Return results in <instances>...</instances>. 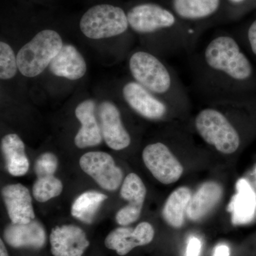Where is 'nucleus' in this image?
Segmentation results:
<instances>
[{"mask_svg": "<svg viewBox=\"0 0 256 256\" xmlns=\"http://www.w3.org/2000/svg\"><path fill=\"white\" fill-rule=\"evenodd\" d=\"M204 58L210 70L232 80L242 82L252 76V64L232 37L220 36L212 40L205 48Z\"/></svg>", "mask_w": 256, "mask_h": 256, "instance_id": "1", "label": "nucleus"}, {"mask_svg": "<svg viewBox=\"0 0 256 256\" xmlns=\"http://www.w3.org/2000/svg\"><path fill=\"white\" fill-rule=\"evenodd\" d=\"M62 46V37L56 32L46 30L38 32L18 50L16 60L20 73L28 78L40 75L50 65Z\"/></svg>", "mask_w": 256, "mask_h": 256, "instance_id": "2", "label": "nucleus"}, {"mask_svg": "<svg viewBox=\"0 0 256 256\" xmlns=\"http://www.w3.org/2000/svg\"><path fill=\"white\" fill-rule=\"evenodd\" d=\"M195 127L202 139L224 154H233L240 146L236 129L220 110L208 108L197 114Z\"/></svg>", "mask_w": 256, "mask_h": 256, "instance_id": "3", "label": "nucleus"}, {"mask_svg": "<svg viewBox=\"0 0 256 256\" xmlns=\"http://www.w3.org/2000/svg\"><path fill=\"white\" fill-rule=\"evenodd\" d=\"M127 14L118 6L98 4L82 15L80 28L86 36L92 40L118 36L128 30Z\"/></svg>", "mask_w": 256, "mask_h": 256, "instance_id": "4", "label": "nucleus"}, {"mask_svg": "<svg viewBox=\"0 0 256 256\" xmlns=\"http://www.w3.org/2000/svg\"><path fill=\"white\" fill-rule=\"evenodd\" d=\"M129 67L136 82L152 94H164L171 88L172 82L169 70L154 55L136 52L130 58Z\"/></svg>", "mask_w": 256, "mask_h": 256, "instance_id": "5", "label": "nucleus"}, {"mask_svg": "<svg viewBox=\"0 0 256 256\" xmlns=\"http://www.w3.org/2000/svg\"><path fill=\"white\" fill-rule=\"evenodd\" d=\"M142 160L153 176L164 184L176 182L183 174L182 164L163 143H153L146 146Z\"/></svg>", "mask_w": 256, "mask_h": 256, "instance_id": "6", "label": "nucleus"}, {"mask_svg": "<svg viewBox=\"0 0 256 256\" xmlns=\"http://www.w3.org/2000/svg\"><path fill=\"white\" fill-rule=\"evenodd\" d=\"M79 164L84 172L107 191H116L122 184L124 172L108 153L89 152L80 158Z\"/></svg>", "mask_w": 256, "mask_h": 256, "instance_id": "7", "label": "nucleus"}, {"mask_svg": "<svg viewBox=\"0 0 256 256\" xmlns=\"http://www.w3.org/2000/svg\"><path fill=\"white\" fill-rule=\"evenodd\" d=\"M128 23L134 32L153 33L174 26V14L162 6L152 3L137 5L128 12Z\"/></svg>", "mask_w": 256, "mask_h": 256, "instance_id": "8", "label": "nucleus"}, {"mask_svg": "<svg viewBox=\"0 0 256 256\" xmlns=\"http://www.w3.org/2000/svg\"><path fill=\"white\" fill-rule=\"evenodd\" d=\"M154 236L152 226L148 222H142L134 228L122 226L114 229L106 237L105 246L116 250L119 256H124L134 248L150 244Z\"/></svg>", "mask_w": 256, "mask_h": 256, "instance_id": "9", "label": "nucleus"}, {"mask_svg": "<svg viewBox=\"0 0 256 256\" xmlns=\"http://www.w3.org/2000/svg\"><path fill=\"white\" fill-rule=\"evenodd\" d=\"M146 194V185L134 173H130L124 178L120 190V196L129 202L116 214V222L122 226L130 225L139 220Z\"/></svg>", "mask_w": 256, "mask_h": 256, "instance_id": "10", "label": "nucleus"}, {"mask_svg": "<svg viewBox=\"0 0 256 256\" xmlns=\"http://www.w3.org/2000/svg\"><path fill=\"white\" fill-rule=\"evenodd\" d=\"M99 118L102 138L109 148L122 150L130 144V136L124 127L118 108L114 104L102 102L99 107Z\"/></svg>", "mask_w": 256, "mask_h": 256, "instance_id": "11", "label": "nucleus"}, {"mask_svg": "<svg viewBox=\"0 0 256 256\" xmlns=\"http://www.w3.org/2000/svg\"><path fill=\"white\" fill-rule=\"evenodd\" d=\"M50 240L54 256H82L90 245L85 232L70 224L52 229Z\"/></svg>", "mask_w": 256, "mask_h": 256, "instance_id": "12", "label": "nucleus"}, {"mask_svg": "<svg viewBox=\"0 0 256 256\" xmlns=\"http://www.w3.org/2000/svg\"><path fill=\"white\" fill-rule=\"evenodd\" d=\"M122 94L130 107L146 118L161 119L168 112V108L162 101L137 82L126 84Z\"/></svg>", "mask_w": 256, "mask_h": 256, "instance_id": "13", "label": "nucleus"}, {"mask_svg": "<svg viewBox=\"0 0 256 256\" xmlns=\"http://www.w3.org/2000/svg\"><path fill=\"white\" fill-rule=\"evenodd\" d=\"M2 196L12 223L28 224L34 220L30 190L21 184L6 185L2 190Z\"/></svg>", "mask_w": 256, "mask_h": 256, "instance_id": "14", "label": "nucleus"}, {"mask_svg": "<svg viewBox=\"0 0 256 256\" xmlns=\"http://www.w3.org/2000/svg\"><path fill=\"white\" fill-rule=\"evenodd\" d=\"M4 240L14 248L38 250L44 247L46 234L40 222L32 220L28 224H10L4 229Z\"/></svg>", "mask_w": 256, "mask_h": 256, "instance_id": "15", "label": "nucleus"}, {"mask_svg": "<svg viewBox=\"0 0 256 256\" xmlns=\"http://www.w3.org/2000/svg\"><path fill=\"white\" fill-rule=\"evenodd\" d=\"M95 110V102L92 100L82 101L76 108V116L82 124V128L76 136L75 144L80 149L97 146L102 142V132Z\"/></svg>", "mask_w": 256, "mask_h": 256, "instance_id": "16", "label": "nucleus"}, {"mask_svg": "<svg viewBox=\"0 0 256 256\" xmlns=\"http://www.w3.org/2000/svg\"><path fill=\"white\" fill-rule=\"evenodd\" d=\"M54 76L69 80H77L85 75L86 63L76 48L70 44L63 45L50 65Z\"/></svg>", "mask_w": 256, "mask_h": 256, "instance_id": "17", "label": "nucleus"}, {"mask_svg": "<svg viewBox=\"0 0 256 256\" xmlns=\"http://www.w3.org/2000/svg\"><path fill=\"white\" fill-rule=\"evenodd\" d=\"M223 194L220 184L208 182L204 184L192 196L186 208V216L190 220L196 222L206 216L218 204Z\"/></svg>", "mask_w": 256, "mask_h": 256, "instance_id": "18", "label": "nucleus"}, {"mask_svg": "<svg viewBox=\"0 0 256 256\" xmlns=\"http://www.w3.org/2000/svg\"><path fill=\"white\" fill-rule=\"evenodd\" d=\"M1 149L8 172L14 176H24L28 173L30 162L25 146L16 134H6L2 140Z\"/></svg>", "mask_w": 256, "mask_h": 256, "instance_id": "19", "label": "nucleus"}, {"mask_svg": "<svg viewBox=\"0 0 256 256\" xmlns=\"http://www.w3.org/2000/svg\"><path fill=\"white\" fill-rule=\"evenodd\" d=\"M256 210V195L246 180H239L236 194L229 205L234 224L248 223L254 218Z\"/></svg>", "mask_w": 256, "mask_h": 256, "instance_id": "20", "label": "nucleus"}, {"mask_svg": "<svg viewBox=\"0 0 256 256\" xmlns=\"http://www.w3.org/2000/svg\"><path fill=\"white\" fill-rule=\"evenodd\" d=\"M191 190L182 186L174 190L168 197L162 210L163 218L166 224L180 228L184 222V214L192 198Z\"/></svg>", "mask_w": 256, "mask_h": 256, "instance_id": "21", "label": "nucleus"}, {"mask_svg": "<svg viewBox=\"0 0 256 256\" xmlns=\"http://www.w3.org/2000/svg\"><path fill=\"white\" fill-rule=\"evenodd\" d=\"M220 0H172L175 14L186 20H200L216 13Z\"/></svg>", "mask_w": 256, "mask_h": 256, "instance_id": "22", "label": "nucleus"}, {"mask_svg": "<svg viewBox=\"0 0 256 256\" xmlns=\"http://www.w3.org/2000/svg\"><path fill=\"white\" fill-rule=\"evenodd\" d=\"M107 198L108 196L100 192H84L74 202L70 213L74 218L84 223L92 224L96 213L101 206V204Z\"/></svg>", "mask_w": 256, "mask_h": 256, "instance_id": "23", "label": "nucleus"}, {"mask_svg": "<svg viewBox=\"0 0 256 256\" xmlns=\"http://www.w3.org/2000/svg\"><path fill=\"white\" fill-rule=\"evenodd\" d=\"M62 191L63 184L54 175L37 178L32 188L34 197L37 202L41 203L60 196Z\"/></svg>", "mask_w": 256, "mask_h": 256, "instance_id": "24", "label": "nucleus"}, {"mask_svg": "<svg viewBox=\"0 0 256 256\" xmlns=\"http://www.w3.org/2000/svg\"><path fill=\"white\" fill-rule=\"evenodd\" d=\"M18 65L14 50L8 44L0 42V78H12L18 72Z\"/></svg>", "mask_w": 256, "mask_h": 256, "instance_id": "25", "label": "nucleus"}, {"mask_svg": "<svg viewBox=\"0 0 256 256\" xmlns=\"http://www.w3.org/2000/svg\"><path fill=\"white\" fill-rule=\"evenodd\" d=\"M58 158L52 152H45L38 156L34 164L37 178L54 175L58 168Z\"/></svg>", "mask_w": 256, "mask_h": 256, "instance_id": "26", "label": "nucleus"}, {"mask_svg": "<svg viewBox=\"0 0 256 256\" xmlns=\"http://www.w3.org/2000/svg\"><path fill=\"white\" fill-rule=\"evenodd\" d=\"M202 242L196 237H192L186 248V256H200L201 252Z\"/></svg>", "mask_w": 256, "mask_h": 256, "instance_id": "27", "label": "nucleus"}, {"mask_svg": "<svg viewBox=\"0 0 256 256\" xmlns=\"http://www.w3.org/2000/svg\"><path fill=\"white\" fill-rule=\"evenodd\" d=\"M248 38L250 43V48L256 55V20L250 25V28L248 32Z\"/></svg>", "mask_w": 256, "mask_h": 256, "instance_id": "28", "label": "nucleus"}, {"mask_svg": "<svg viewBox=\"0 0 256 256\" xmlns=\"http://www.w3.org/2000/svg\"><path fill=\"white\" fill-rule=\"evenodd\" d=\"M230 256V249L228 246L224 244H220L215 248L213 256Z\"/></svg>", "mask_w": 256, "mask_h": 256, "instance_id": "29", "label": "nucleus"}, {"mask_svg": "<svg viewBox=\"0 0 256 256\" xmlns=\"http://www.w3.org/2000/svg\"><path fill=\"white\" fill-rule=\"evenodd\" d=\"M0 256H9L2 239L0 240Z\"/></svg>", "mask_w": 256, "mask_h": 256, "instance_id": "30", "label": "nucleus"}, {"mask_svg": "<svg viewBox=\"0 0 256 256\" xmlns=\"http://www.w3.org/2000/svg\"><path fill=\"white\" fill-rule=\"evenodd\" d=\"M229 2L232 3V4H240V3L244 2L245 0H228Z\"/></svg>", "mask_w": 256, "mask_h": 256, "instance_id": "31", "label": "nucleus"}, {"mask_svg": "<svg viewBox=\"0 0 256 256\" xmlns=\"http://www.w3.org/2000/svg\"></svg>", "mask_w": 256, "mask_h": 256, "instance_id": "32", "label": "nucleus"}]
</instances>
